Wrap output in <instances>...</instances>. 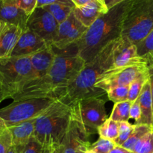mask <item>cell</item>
Masks as SVG:
<instances>
[{"mask_svg":"<svg viewBox=\"0 0 153 153\" xmlns=\"http://www.w3.org/2000/svg\"><path fill=\"white\" fill-rule=\"evenodd\" d=\"M105 103L99 96H88L79 99L70 104L71 117L91 136L97 133L99 127L108 119Z\"/></svg>","mask_w":153,"mask_h":153,"instance_id":"cell-6","label":"cell"},{"mask_svg":"<svg viewBox=\"0 0 153 153\" xmlns=\"http://www.w3.org/2000/svg\"><path fill=\"white\" fill-rule=\"evenodd\" d=\"M52 153H60L59 150H58V149L57 146L53 147V149H52Z\"/></svg>","mask_w":153,"mask_h":153,"instance_id":"cell-44","label":"cell"},{"mask_svg":"<svg viewBox=\"0 0 153 153\" xmlns=\"http://www.w3.org/2000/svg\"><path fill=\"white\" fill-rule=\"evenodd\" d=\"M0 28H1V23H0Z\"/></svg>","mask_w":153,"mask_h":153,"instance_id":"cell-47","label":"cell"},{"mask_svg":"<svg viewBox=\"0 0 153 153\" xmlns=\"http://www.w3.org/2000/svg\"><path fill=\"white\" fill-rule=\"evenodd\" d=\"M56 100L49 98H31L13 101L0 109V117L7 128L18 123L36 119Z\"/></svg>","mask_w":153,"mask_h":153,"instance_id":"cell-8","label":"cell"},{"mask_svg":"<svg viewBox=\"0 0 153 153\" xmlns=\"http://www.w3.org/2000/svg\"><path fill=\"white\" fill-rule=\"evenodd\" d=\"M56 3H62V4L74 5L71 0H37V6H36V7H43L45 6L56 4Z\"/></svg>","mask_w":153,"mask_h":153,"instance_id":"cell-36","label":"cell"},{"mask_svg":"<svg viewBox=\"0 0 153 153\" xmlns=\"http://www.w3.org/2000/svg\"><path fill=\"white\" fill-rule=\"evenodd\" d=\"M131 102L128 100L114 103L110 118L116 122H127L129 117V111Z\"/></svg>","mask_w":153,"mask_h":153,"instance_id":"cell-24","label":"cell"},{"mask_svg":"<svg viewBox=\"0 0 153 153\" xmlns=\"http://www.w3.org/2000/svg\"><path fill=\"white\" fill-rule=\"evenodd\" d=\"M42 153H52V149H44L43 148V152Z\"/></svg>","mask_w":153,"mask_h":153,"instance_id":"cell-43","label":"cell"},{"mask_svg":"<svg viewBox=\"0 0 153 153\" xmlns=\"http://www.w3.org/2000/svg\"><path fill=\"white\" fill-rule=\"evenodd\" d=\"M116 146L117 144L114 140L100 137L95 143L91 144L89 149L95 153H109Z\"/></svg>","mask_w":153,"mask_h":153,"instance_id":"cell-28","label":"cell"},{"mask_svg":"<svg viewBox=\"0 0 153 153\" xmlns=\"http://www.w3.org/2000/svg\"><path fill=\"white\" fill-rule=\"evenodd\" d=\"M59 24L53 16L43 7H36L29 15L27 28L41 37L48 46L52 45Z\"/></svg>","mask_w":153,"mask_h":153,"instance_id":"cell-10","label":"cell"},{"mask_svg":"<svg viewBox=\"0 0 153 153\" xmlns=\"http://www.w3.org/2000/svg\"><path fill=\"white\" fill-rule=\"evenodd\" d=\"M129 85L128 86H120L114 88L109 90L106 92L108 97L111 101L114 103L120 102L128 100V88Z\"/></svg>","mask_w":153,"mask_h":153,"instance_id":"cell-29","label":"cell"},{"mask_svg":"<svg viewBox=\"0 0 153 153\" xmlns=\"http://www.w3.org/2000/svg\"><path fill=\"white\" fill-rule=\"evenodd\" d=\"M48 46L47 43L37 34L26 28L21 34L10 57L31 56Z\"/></svg>","mask_w":153,"mask_h":153,"instance_id":"cell-14","label":"cell"},{"mask_svg":"<svg viewBox=\"0 0 153 153\" xmlns=\"http://www.w3.org/2000/svg\"><path fill=\"white\" fill-rule=\"evenodd\" d=\"M129 117L130 119L135 120V124H138L140 122V118H141V108H140V102L138 99L131 102L129 111Z\"/></svg>","mask_w":153,"mask_h":153,"instance_id":"cell-34","label":"cell"},{"mask_svg":"<svg viewBox=\"0 0 153 153\" xmlns=\"http://www.w3.org/2000/svg\"><path fill=\"white\" fill-rule=\"evenodd\" d=\"M149 79V73L148 70L143 73H140L132 82L129 85L128 88V100L130 102H134L137 100L141 93L142 89L144 86L145 83Z\"/></svg>","mask_w":153,"mask_h":153,"instance_id":"cell-25","label":"cell"},{"mask_svg":"<svg viewBox=\"0 0 153 153\" xmlns=\"http://www.w3.org/2000/svg\"><path fill=\"white\" fill-rule=\"evenodd\" d=\"M146 62V66H147L148 73H149V82H150V88H151V94H152V105H153V52L152 53H149L143 57Z\"/></svg>","mask_w":153,"mask_h":153,"instance_id":"cell-35","label":"cell"},{"mask_svg":"<svg viewBox=\"0 0 153 153\" xmlns=\"http://www.w3.org/2000/svg\"><path fill=\"white\" fill-rule=\"evenodd\" d=\"M138 100L141 108V118L138 124H146L153 127V105L149 79L145 83Z\"/></svg>","mask_w":153,"mask_h":153,"instance_id":"cell-20","label":"cell"},{"mask_svg":"<svg viewBox=\"0 0 153 153\" xmlns=\"http://www.w3.org/2000/svg\"><path fill=\"white\" fill-rule=\"evenodd\" d=\"M108 8L102 1H94L80 7H75L73 13L83 25L89 28L101 15L108 12Z\"/></svg>","mask_w":153,"mask_h":153,"instance_id":"cell-17","label":"cell"},{"mask_svg":"<svg viewBox=\"0 0 153 153\" xmlns=\"http://www.w3.org/2000/svg\"><path fill=\"white\" fill-rule=\"evenodd\" d=\"M12 146V136L8 128L0 131V153H7Z\"/></svg>","mask_w":153,"mask_h":153,"instance_id":"cell-33","label":"cell"},{"mask_svg":"<svg viewBox=\"0 0 153 153\" xmlns=\"http://www.w3.org/2000/svg\"><path fill=\"white\" fill-rule=\"evenodd\" d=\"M153 30V0H133L126 15L121 37L137 45Z\"/></svg>","mask_w":153,"mask_h":153,"instance_id":"cell-5","label":"cell"},{"mask_svg":"<svg viewBox=\"0 0 153 153\" xmlns=\"http://www.w3.org/2000/svg\"><path fill=\"white\" fill-rule=\"evenodd\" d=\"M132 1L123 0L108 9L76 42L79 55L85 63L92 61L108 43L121 37L126 15Z\"/></svg>","mask_w":153,"mask_h":153,"instance_id":"cell-2","label":"cell"},{"mask_svg":"<svg viewBox=\"0 0 153 153\" xmlns=\"http://www.w3.org/2000/svg\"><path fill=\"white\" fill-rule=\"evenodd\" d=\"M153 129V127L146 124H134V129L129 138L123 143L121 146L125 149H128L130 151L134 152V149L135 145L138 142V140L144 136L146 133Z\"/></svg>","mask_w":153,"mask_h":153,"instance_id":"cell-22","label":"cell"},{"mask_svg":"<svg viewBox=\"0 0 153 153\" xmlns=\"http://www.w3.org/2000/svg\"><path fill=\"white\" fill-rule=\"evenodd\" d=\"M109 153H134L132 151H130L128 149H125L121 146H117L116 147L114 148Z\"/></svg>","mask_w":153,"mask_h":153,"instance_id":"cell-38","label":"cell"},{"mask_svg":"<svg viewBox=\"0 0 153 153\" xmlns=\"http://www.w3.org/2000/svg\"><path fill=\"white\" fill-rule=\"evenodd\" d=\"M119 126V135L114 140L117 146H122L131 135L134 129V125L127 122H118Z\"/></svg>","mask_w":153,"mask_h":153,"instance_id":"cell-27","label":"cell"},{"mask_svg":"<svg viewBox=\"0 0 153 153\" xmlns=\"http://www.w3.org/2000/svg\"><path fill=\"white\" fill-rule=\"evenodd\" d=\"M100 1H102L103 3H105V0H100Z\"/></svg>","mask_w":153,"mask_h":153,"instance_id":"cell-46","label":"cell"},{"mask_svg":"<svg viewBox=\"0 0 153 153\" xmlns=\"http://www.w3.org/2000/svg\"><path fill=\"white\" fill-rule=\"evenodd\" d=\"M0 23V59H1L10 57L23 30L11 24Z\"/></svg>","mask_w":153,"mask_h":153,"instance_id":"cell-15","label":"cell"},{"mask_svg":"<svg viewBox=\"0 0 153 153\" xmlns=\"http://www.w3.org/2000/svg\"><path fill=\"white\" fill-rule=\"evenodd\" d=\"M134 153H153V129L141 137L134 149Z\"/></svg>","mask_w":153,"mask_h":153,"instance_id":"cell-26","label":"cell"},{"mask_svg":"<svg viewBox=\"0 0 153 153\" xmlns=\"http://www.w3.org/2000/svg\"><path fill=\"white\" fill-rule=\"evenodd\" d=\"M89 137L81 124L71 117L67 131L57 147L60 153H77L81 148L90 147Z\"/></svg>","mask_w":153,"mask_h":153,"instance_id":"cell-12","label":"cell"},{"mask_svg":"<svg viewBox=\"0 0 153 153\" xmlns=\"http://www.w3.org/2000/svg\"><path fill=\"white\" fill-rule=\"evenodd\" d=\"M28 15L22 9L3 0L0 1V22L11 24L25 31L27 28Z\"/></svg>","mask_w":153,"mask_h":153,"instance_id":"cell-16","label":"cell"},{"mask_svg":"<svg viewBox=\"0 0 153 153\" xmlns=\"http://www.w3.org/2000/svg\"><path fill=\"white\" fill-rule=\"evenodd\" d=\"M100 137L108 139L114 141L119 135L118 122L113 120L110 117L108 118L97 129Z\"/></svg>","mask_w":153,"mask_h":153,"instance_id":"cell-23","label":"cell"},{"mask_svg":"<svg viewBox=\"0 0 153 153\" xmlns=\"http://www.w3.org/2000/svg\"><path fill=\"white\" fill-rule=\"evenodd\" d=\"M36 119L29 120L9 127L12 136V145L23 146L34 136Z\"/></svg>","mask_w":153,"mask_h":153,"instance_id":"cell-19","label":"cell"},{"mask_svg":"<svg viewBox=\"0 0 153 153\" xmlns=\"http://www.w3.org/2000/svg\"><path fill=\"white\" fill-rule=\"evenodd\" d=\"M17 147L19 148V153H42L43 150V146L34 136L23 146Z\"/></svg>","mask_w":153,"mask_h":153,"instance_id":"cell-32","label":"cell"},{"mask_svg":"<svg viewBox=\"0 0 153 153\" xmlns=\"http://www.w3.org/2000/svg\"><path fill=\"white\" fill-rule=\"evenodd\" d=\"M51 46L55 53L51 68L43 76L20 87L10 97L13 101L31 98L61 100L68 87L76 80L86 64L79 55L76 43L62 49Z\"/></svg>","mask_w":153,"mask_h":153,"instance_id":"cell-1","label":"cell"},{"mask_svg":"<svg viewBox=\"0 0 153 153\" xmlns=\"http://www.w3.org/2000/svg\"><path fill=\"white\" fill-rule=\"evenodd\" d=\"M19 148L17 146H15L13 145H12L10 146V148L9 149V150L7 151V153H19Z\"/></svg>","mask_w":153,"mask_h":153,"instance_id":"cell-41","label":"cell"},{"mask_svg":"<svg viewBox=\"0 0 153 153\" xmlns=\"http://www.w3.org/2000/svg\"><path fill=\"white\" fill-rule=\"evenodd\" d=\"M1 76L7 99L28 81L32 79L31 56L9 57L0 59Z\"/></svg>","mask_w":153,"mask_h":153,"instance_id":"cell-7","label":"cell"},{"mask_svg":"<svg viewBox=\"0 0 153 153\" xmlns=\"http://www.w3.org/2000/svg\"><path fill=\"white\" fill-rule=\"evenodd\" d=\"M55 57V53L51 46H48L43 50L31 55V61L32 65L31 80L38 79L46 75L52 66Z\"/></svg>","mask_w":153,"mask_h":153,"instance_id":"cell-18","label":"cell"},{"mask_svg":"<svg viewBox=\"0 0 153 153\" xmlns=\"http://www.w3.org/2000/svg\"><path fill=\"white\" fill-rule=\"evenodd\" d=\"M1 1V0H0V1Z\"/></svg>","mask_w":153,"mask_h":153,"instance_id":"cell-48","label":"cell"},{"mask_svg":"<svg viewBox=\"0 0 153 153\" xmlns=\"http://www.w3.org/2000/svg\"><path fill=\"white\" fill-rule=\"evenodd\" d=\"M43 8L51 13V14L55 17L58 24H61L64 22L73 13L75 6L62 4V3H56V4L45 6L43 7Z\"/></svg>","mask_w":153,"mask_h":153,"instance_id":"cell-21","label":"cell"},{"mask_svg":"<svg viewBox=\"0 0 153 153\" xmlns=\"http://www.w3.org/2000/svg\"><path fill=\"white\" fill-rule=\"evenodd\" d=\"M122 1H123V0H105V4H106L108 8L110 9L111 7L116 5L117 4L121 2Z\"/></svg>","mask_w":153,"mask_h":153,"instance_id":"cell-40","label":"cell"},{"mask_svg":"<svg viewBox=\"0 0 153 153\" xmlns=\"http://www.w3.org/2000/svg\"><path fill=\"white\" fill-rule=\"evenodd\" d=\"M137 54L140 57H143L149 53L153 52V30L145 37L139 42L137 45Z\"/></svg>","mask_w":153,"mask_h":153,"instance_id":"cell-30","label":"cell"},{"mask_svg":"<svg viewBox=\"0 0 153 153\" xmlns=\"http://www.w3.org/2000/svg\"><path fill=\"white\" fill-rule=\"evenodd\" d=\"M9 4H14L22 9L29 16L37 6V0H3Z\"/></svg>","mask_w":153,"mask_h":153,"instance_id":"cell-31","label":"cell"},{"mask_svg":"<svg viewBox=\"0 0 153 153\" xmlns=\"http://www.w3.org/2000/svg\"><path fill=\"white\" fill-rule=\"evenodd\" d=\"M71 117V109L61 100H56L36 118L34 137L44 149H53L62 140Z\"/></svg>","mask_w":153,"mask_h":153,"instance_id":"cell-4","label":"cell"},{"mask_svg":"<svg viewBox=\"0 0 153 153\" xmlns=\"http://www.w3.org/2000/svg\"><path fill=\"white\" fill-rule=\"evenodd\" d=\"M147 70L146 61L140 64L118 68H111L105 72L95 84V88L107 92L120 86L129 85L140 73Z\"/></svg>","mask_w":153,"mask_h":153,"instance_id":"cell-9","label":"cell"},{"mask_svg":"<svg viewBox=\"0 0 153 153\" xmlns=\"http://www.w3.org/2000/svg\"><path fill=\"white\" fill-rule=\"evenodd\" d=\"M6 99H7V97H6L4 85H3L2 79H1V76L0 75V103L1 102V101H3L4 100H6Z\"/></svg>","mask_w":153,"mask_h":153,"instance_id":"cell-39","label":"cell"},{"mask_svg":"<svg viewBox=\"0 0 153 153\" xmlns=\"http://www.w3.org/2000/svg\"><path fill=\"white\" fill-rule=\"evenodd\" d=\"M88 28L76 19L73 12L64 22L59 24L58 32L50 46L59 49H65L79 41Z\"/></svg>","mask_w":153,"mask_h":153,"instance_id":"cell-11","label":"cell"},{"mask_svg":"<svg viewBox=\"0 0 153 153\" xmlns=\"http://www.w3.org/2000/svg\"><path fill=\"white\" fill-rule=\"evenodd\" d=\"M88 149H89V148L82 147V148H81V149H79V150H78L77 153H85V151H86Z\"/></svg>","mask_w":153,"mask_h":153,"instance_id":"cell-42","label":"cell"},{"mask_svg":"<svg viewBox=\"0 0 153 153\" xmlns=\"http://www.w3.org/2000/svg\"><path fill=\"white\" fill-rule=\"evenodd\" d=\"M71 1L76 7H83V6L87 5V4H90L91 2H94V1H101L100 0H71Z\"/></svg>","mask_w":153,"mask_h":153,"instance_id":"cell-37","label":"cell"},{"mask_svg":"<svg viewBox=\"0 0 153 153\" xmlns=\"http://www.w3.org/2000/svg\"><path fill=\"white\" fill-rule=\"evenodd\" d=\"M118 40L107 45L92 61L86 63L76 80L68 87L61 101L70 105L76 100L88 96L102 97L105 91L95 88V84L100 76L113 66L114 52Z\"/></svg>","mask_w":153,"mask_h":153,"instance_id":"cell-3","label":"cell"},{"mask_svg":"<svg viewBox=\"0 0 153 153\" xmlns=\"http://www.w3.org/2000/svg\"><path fill=\"white\" fill-rule=\"evenodd\" d=\"M143 61H145L144 58L140 57L137 54L136 45L124 37H120L114 52L113 66L111 68L134 65Z\"/></svg>","mask_w":153,"mask_h":153,"instance_id":"cell-13","label":"cell"},{"mask_svg":"<svg viewBox=\"0 0 153 153\" xmlns=\"http://www.w3.org/2000/svg\"><path fill=\"white\" fill-rule=\"evenodd\" d=\"M85 153H95V152H94L93 150H91V149H88L86 151H85Z\"/></svg>","mask_w":153,"mask_h":153,"instance_id":"cell-45","label":"cell"}]
</instances>
